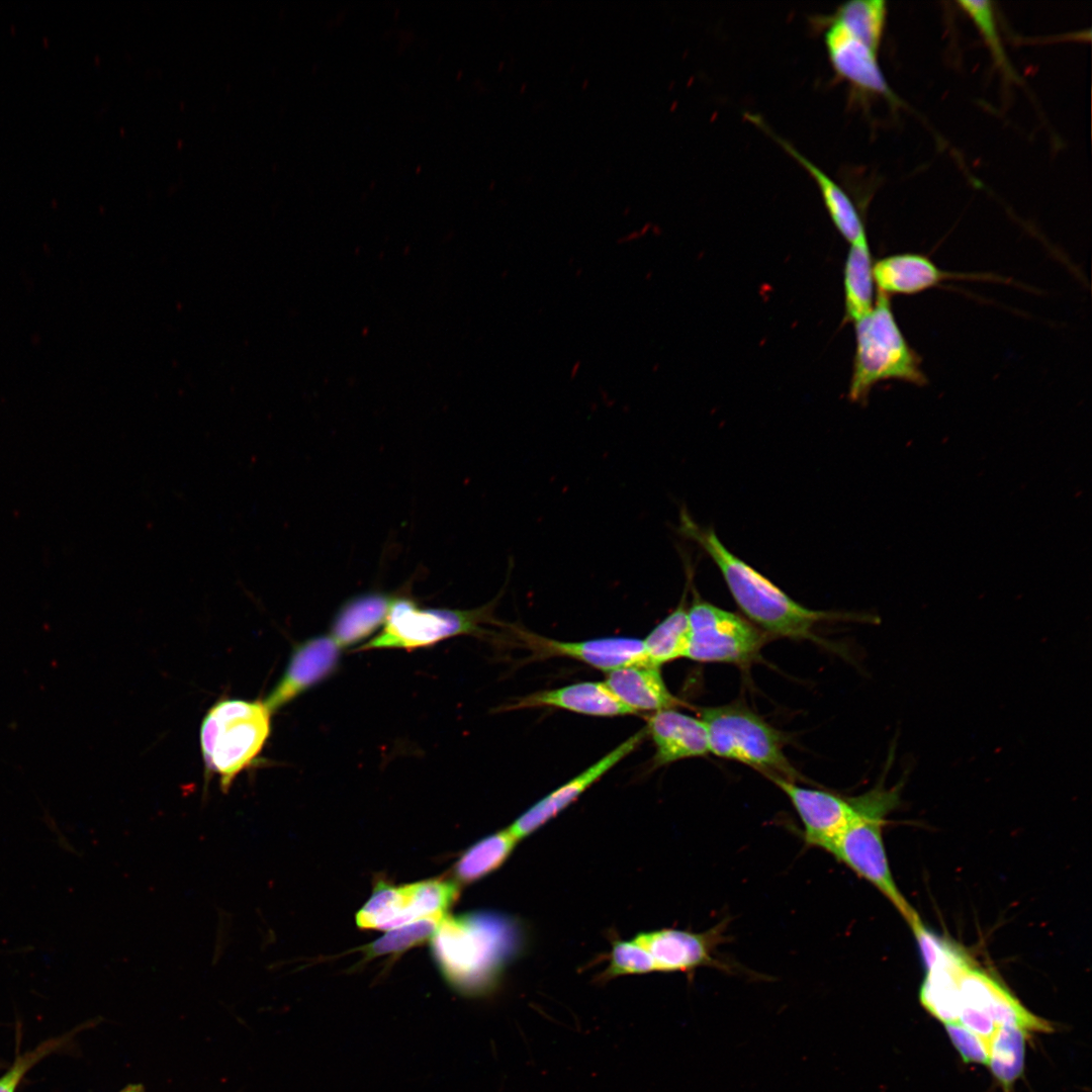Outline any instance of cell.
Listing matches in <instances>:
<instances>
[{"label":"cell","instance_id":"cell-1","mask_svg":"<svg viewBox=\"0 0 1092 1092\" xmlns=\"http://www.w3.org/2000/svg\"><path fill=\"white\" fill-rule=\"evenodd\" d=\"M678 532L709 555L739 609L765 633L790 639H810L819 622L842 618L840 614L815 611L798 604L730 552L712 528L701 527L686 510L680 511Z\"/></svg>","mask_w":1092,"mask_h":1092},{"label":"cell","instance_id":"cell-2","mask_svg":"<svg viewBox=\"0 0 1092 1092\" xmlns=\"http://www.w3.org/2000/svg\"><path fill=\"white\" fill-rule=\"evenodd\" d=\"M503 916L468 913L444 916L432 936V953L446 981L465 995L490 990L513 946L511 926Z\"/></svg>","mask_w":1092,"mask_h":1092},{"label":"cell","instance_id":"cell-3","mask_svg":"<svg viewBox=\"0 0 1092 1092\" xmlns=\"http://www.w3.org/2000/svg\"><path fill=\"white\" fill-rule=\"evenodd\" d=\"M855 353L848 397L864 402L874 385L900 380L923 386L921 358L909 345L892 310L890 296L877 293L873 309L854 323Z\"/></svg>","mask_w":1092,"mask_h":1092},{"label":"cell","instance_id":"cell-4","mask_svg":"<svg viewBox=\"0 0 1092 1092\" xmlns=\"http://www.w3.org/2000/svg\"><path fill=\"white\" fill-rule=\"evenodd\" d=\"M900 785H882L853 798L856 813L843 833L827 848L835 859L872 884L908 922L917 912L901 894L893 879L883 841L886 816L897 807Z\"/></svg>","mask_w":1092,"mask_h":1092},{"label":"cell","instance_id":"cell-5","mask_svg":"<svg viewBox=\"0 0 1092 1092\" xmlns=\"http://www.w3.org/2000/svg\"><path fill=\"white\" fill-rule=\"evenodd\" d=\"M271 731V712L262 701L228 699L204 716L200 747L205 768L228 792L236 777L258 757Z\"/></svg>","mask_w":1092,"mask_h":1092},{"label":"cell","instance_id":"cell-6","mask_svg":"<svg viewBox=\"0 0 1092 1092\" xmlns=\"http://www.w3.org/2000/svg\"><path fill=\"white\" fill-rule=\"evenodd\" d=\"M710 753L742 762L765 777L795 781L798 774L784 752V737L742 705L702 708Z\"/></svg>","mask_w":1092,"mask_h":1092},{"label":"cell","instance_id":"cell-7","mask_svg":"<svg viewBox=\"0 0 1092 1092\" xmlns=\"http://www.w3.org/2000/svg\"><path fill=\"white\" fill-rule=\"evenodd\" d=\"M495 600L473 610L423 609L407 598H394L382 631L363 649H415L434 645L458 635L486 633L483 625L494 623Z\"/></svg>","mask_w":1092,"mask_h":1092},{"label":"cell","instance_id":"cell-8","mask_svg":"<svg viewBox=\"0 0 1092 1092\" xmlns=\"http://www.w3.org/2000/svg\"><path fill=\"white\" fill-rule=\"evenodd\" d=\"M688 609L687 658L698 662L748 664L764 644V634L744 618L702 600L693 589Z\"/></svg>","mask_w":1092,"mask_h":1092},{"label":"cell","instance_id":"cell-9","mask_svg":"<svg viewBox=\"0 0 1092 1092\" xmlns=\"http://www.w3.org/2000/svg\"><path fill=\"white\" fill-rule=\"evenodd\" d=\"M814 24L823 30L829 61L841 80L860 95H881L890 102L898 101L880 68L877 50L828 15L816 16Z\"/></svg>","mask_w":1092,"mask_h":1092},{"label":"cell","instance_id":"cell-10","mask_svg":"<svg viewBox=\"0 0 1092 1092\" xmlns=\"http://www.w3.org/2000/svg\"><path fill=\"white\" fill-rule=\"evenodd\" d=\"M769 780L788 797L804 826V841L809 846L827 850L853 820V798L799 786L795 781L772 777Z\"/></svg>","mask_w":1092,"mask_h":1092},{"label":"cell","instance_id":"cell-11","mask_svg":"<svg viewBox=\"0 0 1092 1092\" xmlns=\"http://www.w3.org/2000/svg\"><path fill=\"white\" fill-rule=\"evenodd\" d=\"M722 921L704 932L663 928L640 932L634 939L652 957L657 972H690L701 967H724L716 959L717 947L726 941Z\"/></svg>","mask_w":1092,"mask_h":1092},{"label":"cell","instance_id":"cell-12","mask_svg":"<svg viewBox=\"0 0 1092 1092\" xmlns=\"http://www.w3.org/2000/svg\"><path fill=\"white\" fill-rule=\"evenodd\" d=\"M515 631L518 639L532 651L534 657H569L607 673L632 664H648L641 639L610 637L568 642L549 639L521 629Z\"/></svg>","mask_w":1092,"mask_h":1092},{"label":"cell","instance_id":"cell-13","mask_svg":"<svg viewBox=\"0 0 1092 1092\" xmlns=\"http://www.w3.org/2000/svg\"><path fill=\"white\" fill-rule=\"evenodd\" d=\"M647 736L646 727L600 758L582 772L539 800L521 814L509 829L521 841L573 803L607 771L629 755Z\"/></svg>","mask_w":1092,"mask_h":1092},{"label":"cell","instance_id":"cell-14","mask_svg":"<svg viewBox=\"0 0 1092 1092\" xmlns=\"http://www.w3.org/2000/svg\"><path fill=\"white\" fill-rule=\"evenodd\" d=\"M341 648L329 635L298 644L274 689L264 701L271 713L330 676L338 667Z\"/></svg>","mask_w":1092,"mask_h":1092},{"label":"cell","instance_id":"cell-15","mask_svg":"<svg viewBox=\"0 0 1092 1092\" xmlns=\"http://www.w3.org/2000/svg\"><path fill=\"white\" fill-rule=\"evenodd\" d=\"M434 915V897L425 881L399 887L379 882L357 912L356 923L365 929L390 930Z\"/></svg>","mask_w":1092,"mask_h":1092},{"label":"cell","instance_id":"cell-16","mask_svg":"<svg viewBox=\"0 0 1092 1092\" xmlns=\"http://www.w3.org/2000/svg\"><path fill=\"white\" fill-rule=\"evenodd\" d=\"M646 730L655 745L654 767L710 753L705 723L674 709L654 712Z\"/></svg>","mask_w":1092,"mask_h":1092},{"label":"cell","instance_id":"cell-17","mask_svg":"<svg viewBox=\"0 0 1092 1092\" xmlns=\"http://www.w3.org/2000/svg\"><path fill=\"white\" fill-rule=\"evenodd\" d=\"M873 275L878 291L888 296L917 294L948 279H983L980 275L944 271L928 257L916 253L881 258L874 262Z\"/></svg>","mask_w":1092,"mask_h":1092},{"label":"cell","instance_id":"cell-18","mask_svg":"<svg viewBox=\"0 0 1092 1092\" xmlns=\"http://www.w3.org/2000/svg\"><path fill=\"white\" fill-rule=\"evenodd\" d=\"M555 707L592 716H625L636 714L625 706L604 681H583L566 687L540 691L509 705L507 710Z\"/></svg>","mask_w":1092,"mask_h":1092},{"label":"cell","instance_id":"cell-19","mask_svg":"<svg viewBox=\"0 0 1092 1092\" xmlns=\"http://www.w3.org/2000/svg\"><path fill=\"white\" fill-rule=\"evenodd\" d=\"M746 117L775 139L811 175L818 185L829 216L840 235L849 244L866 239L867 232L861 216L840 185L803 156L789 142L777 134L760 116L746 114Z\"/></svg>","mask_w":1092,"mask_h":1092},{"label":"cell","instance_id":"cell-20","mask_svg":"<svg viewBox=\"0 0 1092 1092\" xmlns=\"http://www.w3.org/2000/svg\"><path fill=\"white\" fill-rule=\"evenodd\" d=\"M611 692L636 714L639 711L673 709L680 701L667 689L659 667L632 664L607 673L604 681Z\"/></svg>","mask_w":1092,"mask_h":1092},{"label":"cell","instance_id":"cell-21","mask_svg":"<svg viewBox=\"0 0 1092 1092\" xmlns=\"http://www.w3.org/2000/svg\"><path fill=\"white\" fill-rule=\"evenodd\" d=\"M972 964L969 956L957 946L926 971L919 994L921 1004L944 1024L960 1019V979Z\"/></svg>","mask_w":1092,"mask_h":1092},{"label":"cell","instance_id":"cell-22","mask_svg":"<svg viewBox=\"0 0 1092 1092\" xmlns=\"http://www.w3.org/2000/svg\"><path fill=\"white\" fill-rule=\"evenodd\" d=\"M393 600L380 593L349 600L334 618L330 636L341 649L361 642L384 624Z\"/></svg>","mask_w":1092,"mask_h":1092},{"label":"cell","instance_id":"cell-23","mask_svg":"<svg viewBox=\"0 0 1092 1092\" xmlns=\"http://www.w3.org/2000/svg\"><path fill=\"white\" fill-rule=\"evenodd\" d=\"M873 267L868 238L850 244L843 269L844 322L855 323L873 309Z\"/></svg>","mask_w":1092,"mask_h":1092},{"label":"cell","instance_id":"cell-24","mask_svg":"<svg viewBox=\"0 0 1092 1092\" xmlns=\"http://www.w3.org/2000/svg\"><path fill=\"white\" fill-rule=\"evenodd\" d=\"M519 841L509 827L478 840L456 861L455 878L462 884L484 878L504 864Z\"/></svg>","mask_w":1092,"mask_h":1092},{"label":"cell","instance_id":"cell-25","mask_svg":"<svg viewBox=\"0 0 1092 1092\" xmlns=\"http://www.w3.org/2000/svg\"><path fill=\"white\" fill-rule=\"evenodd\" d=\"M685 597L678 606L665 617L643 640L649 665H660L679 657H685L689 641L690 627L688 608Z\"/></svg>","mask_w":1092,"mask_h":1092},{"label":"cell","instance_id":"cell-26","mask_svg":"<svg viewBox=\"0 0 1092 1092\" xmlns=\"http://www.w3.org/2000/svg\"><path fill=\"white\" fill-rule=\"evenodd\" d=\"M1025 1033L1019 1027L1002 1025L990 1042L988 1065L1005 1092L1010 1091L1023 1072Z\"/></svg>","mask_w":1092,"mask_h":1092},{"label":"cell","instance_id":"cell-27","mask_svg":"<svg viewBox=\"0 0 1092 1092\" xmlns=\"http://www.w3.org/2000/svg\"><path fill=\"white\" fill-rule=\"evenodd\" d=\"M883 0H851L840 4L828 17L878 51L886 19Z\"/></svg>","mask_w":1092,"mask_h":1092},{"label":"cell","instance_id":"cell-28","mask_svg":"<svg viewBox=\"0 0 1092 1092\" xmlns=\"http://www.w3.org/2000/svg\"><path fill=\"white\" fill-rule=\"evenodd\" d=\"M443 918H424L390 929L364 947V951L369 958L398 954L432 938Z\"/></svg>","mask_w":1092,"mask_h":1092},{"label":"cell","instance_id":"cell-29","mask_svg":"<svg viewBox=\"0 0 1092 1092\" xmlns=\"http://www.w3.org/2000/svg\"><path fill=\"white\" fill-rule=\"evenodd\" d=\"M657 972L650 953L634 938L632 940L614 939L610 952L609 966L602 979L610 980L625 975H641Z\"/></svg>","mask_w":1092,"mask_h":1092},{"label":"cell","instance_id":"cell-30","mask_svg":"<svg viewBox=\"0 0 1092 1092\" xmlns=\"http://www.w3.org/2000/svg\"><path fill=\"white\" fill-rule=\"evenodd\" d=\"M958 3L973 19L980 30L993 55L996 65L1006 76L1016 78V74L1009 62L998 33L992 2L984 0H964L959 1Z\"/></svg>","mask_w":1092,"mask_h":1092},{"label":"cell","instance_id":"cell-31","mask_svg":"<svg viewBox=\"0 0 1092 1092\" xmlns=\"http://www.w3.org/2000/svg\"><path fill=\"white\" fill-rule=\"evenodd\" d=\"M907 923L918 943L926 971L957 947L950 941L929 930L917 913Z\"/></svg>","mask_w":1092,"mask_h":1092},{"label":"cell","instance_id":"cell-32","mask_svg":"<svg viewBox=\"0 0 1092 1092\" xmlns=\"http://www.w3.org/2000/svg\"><path fill=\"white\" fill-rule=\"evenodd\" d=\"M945 1030L964 1062L988 1065L989 1045L979 1035L959 1022L946 1023Z\"/></svg>","mask_w":1092,"mask_h":1092},{"label":"cell","instance_id":"cell-33","mask_svg":"<svg viewBox=\"0 0 1092 1092\" xmlns=\"http://www.w3.org/2000/svg\"><path fill=\"white\" fill-rule=\"evenodd\" d=\"M53 1046L52 1042L42 1044L34 1051L19 1057L13 1066L0 1078V1092H15L16 1087L24 1074L39 1059L47 1055Z\"/></svg>","mask_w":1092,"mask_h":1092},{"label":"cell","instance_id":"cell-34","mask_svg":"<svg viewBox=\"0 0 1092 1092\" xmlns=\"http://www.w3.org/2000/svg\"><path fill=\"white\" fill-rule=\"evenodd\" d=\"M644 233H645V229H643L641 231V233H639V232L631 233L629 235H626L625 237H622L618 242L621 244V243H626V242H629V241L637 240Z\"/></svg>","mask_w":1092,"mask_h":1092},{"label":"cell","instance_id":"cell-35","mask_svg":"<svg viewBox=\"0 0 1092 1092\" xmlns=\"http://www.w3.org/2000/svg\"><path fill=\"white\" fill-rule=\"evenodd\" d=\"M580 367H581V362H580V360H576V361H575V362H574V363L572 364V366H571V369H570V373H569V377H570V379H574V378H575V377L577 376V374H578V371L580 370Z\"/></svg>","mask_w":1092,"mask_h":1092},{"label":"cell","instance_id":"cell-36","mask_svg":"<svg viewBox=\"0 0 1092 1092\" xmlns=\"http://www.w3.org/2000/svg\"><path fill=\"white\" fill-rule=\"evenodd\" d=\"M120 1092H145V1089L142 1085H129Z\"/></svg>","mask_w":1092,"mask_h":1092},{"label":"cell","instance_id":"cell-37","mask_svg":"<svg viewBox=\"0 0 1092 1092\" xmlns=\"http://www.w3.org/2000/svg\"><path fill=\"white\" fill-rule=\"evenodd\" d=\"M651 274H652L651 272H646L645 275H644V279L649 280L651 278Z\"/></svg>","mask_w":1092,"mask_h":1092},{"label":"cell","instance_id":"cell-38","mask_svg":"<svg viewBox=\"0 0 1092 1092\" xmlns=\"http://www.w3.org/2000/svg\"><path fill=\"white\" fill-rule=\"evenodd\" d=\"M581 272H582V269H581V268L577 269V271L575 272V276H576V277H579V276H580V274H581Z\"/></svg>","mask_w":1092,"mask_h":1092}]
</instances>
